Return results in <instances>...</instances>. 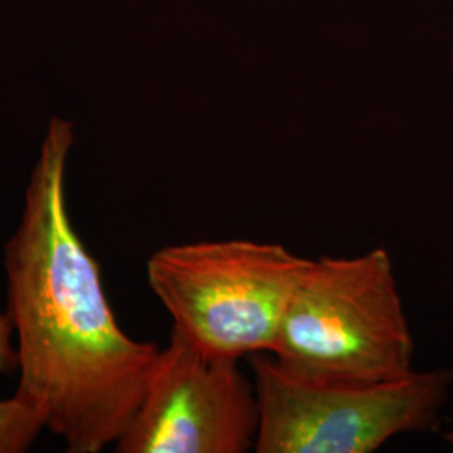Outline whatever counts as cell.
I'll return each instance as SVG.
<instances>
[{"instance_id": "cell-1", "label": "cell", "mask_w": 453, "mask_h": 453, "mask_svg": "<svg viewBox=\"0 0 453 453\" xmlns=\"http://www.w3.org/2000/svg\"><path fill=\"white\" fill-rule=\"evenodd\" d=\"M73 143V121L54 116L5 243V312L17 338V398L67 452L99 453L128 428L160 348L116 321L99 264L73 226L65 188Z\"/></svg>"}, {"instance_id": "cell-2", "label": "cell", "mask_w": 453, "mask_h": 453, "mask_svg": "<svg viewBox=\"0 0 453 453\" xmlns=\"http://www.w3.org/2000/svg\"><path fill=\"white\" fill-rule=\"evenodd\" d=\"M415 342L383 247L311 259L292 294L271 357L292 378L368 385L413 372Z\"/></svg>"}, {"instance_id": "cell-3", "label": "cell", "mask_w": 453, "mask_h": 453, "mask_svg": "<svg viewBox=\"0 0 453 453\" xmlns=\"http://www.w3.org/2000/svg\"><path fill=\"white\" fill-rule=\"evenodd\" d=\"M309 257L247 239L177 243L146 262V279L172 331L203 355H271Z\"/></svg>"}, {"instance_id": "cell-4", "label": "cell", "mask_w": 453, "mask_h": 453, "mask_svg": "<svg viewBox=\"0 0 453 453\" xmlns=\"http://www.w3.org/2000/svg\"><path fill=\"white\" fill-rule=\"evenodd\" d=\"M259 395L257 453H372L391 438L437 428L453 370L368 385H319L282 372L271 355L249 357Z\"/></svg>"}, {"instance_id": "cell-5", "label": "cell", "mask_w": 453, "mask_h": 453, "mask_svg": "<svg viewBox=\"0 0 453 453\" xmlns=\"http://www.w3.org/2000/svg\"><path fill=\"white\" fill-rule=\"evenodd\" d=\"M241 359L203 355L172 331L118 453H245L259 434V395Z\"/></svg>"}, {"instance_id": "cell-6", "label": "cell", "mask_w": 453, "mask_h": 453, "mask_svg": "<svg viewBox=\"0 0 453 453\" xmlns=\"http://www.w3.org/2000/svg\"><path fill=\"white\" fill-rule=\"evenodd\" d=\"M14 326L7 312H0V374L19 370V355L12 344ZM44 425L29 406L12 398H0V453H24L41 435Z\"/></svg>"}]
</instances>
